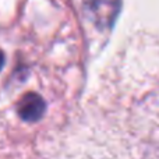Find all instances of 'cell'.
<instances>
[{"label":"cell","mask_w":159,"mask_h":159,"mask_svg":"<svg viewBox=\"0 0 159 159\" xmlns=\"http://www.w3.org/2000/svg\"><path fill=\"white\" fill-rule=\"evenodd\" d=\"M46 110L43 98L35 92H30L21 98L18 103V115L24 121H38Z\"/></svg>","instance_id":"6da1fadb"},{"label":"cell","mask_w":159,"mask_h":159,"mask_svg":"<svg viewBox=\"0 0 159 159\" xmlns=\"http://www.w3.org/2000/svg\"><path fill=\"white\" fill-rule=\"evenodd\" d=\"M4 63H6V56H4V53L0 50V70L4 67Z\"/></svg>","instance_id":"7a4b0ae2"}]
</instances>
